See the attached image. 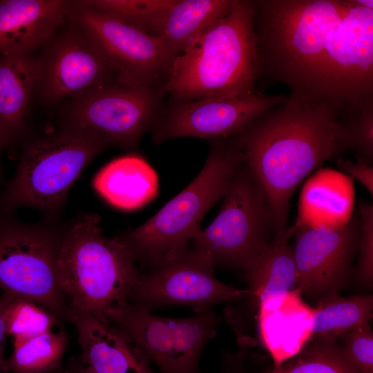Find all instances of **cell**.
Returning <instances> with one entry per match:
<instances>
[{"instance_id":"cell-26","label":"cell","mask_w":373,"mask_h":373,"mask_svg":"<svg viewBox=\"0 0 373 373\" xmlns=\"http://www.w3.org/2000/svg\"><path fill=\"white\" fill-rule=\"evenodd\" d=\"M271 373H359L335 339L312 338Z\"/></svg>"},{"instance_id":"cell-33","label":"cell","mask_w":373,"mask_h":373,"mask_svg":"<svg viewBox=\"0 0 373 373\" xmlns=\"http://www.w3.org/2000/svg\"><path fill=\"white\" fill-rule=\"evenodd\" d=\"M9 297L6 295L0 296V373H8L7 358L4 355V346L8 336L6 326L5 314Z\"/></svg>"},{"instance_id":"cell-3","label":"cell","mask_w":373,"mask_h":373,"mask_svg":"<svg viewBox=\"0 0 373 373\" xmlns=\"http://www.w3.org/2000/svg\"><path fill=\"white\" fill-rule=\"evenodd\" d=\"M254 1L229 9L175 57L162 85L173 100L233 97L256 91L260 75Z\"/></svg>"},{"instance_id":"cell-24","label":"cell","mask_w":373,"mask_h":373,"mask_svg":"<svg viewBox=\"0 0 373 373\" xmlns=\"http://www.w3.org/2000/svg\"><path fill=\"white\" fill-rule=\"evenodd\" d=\"M324 298L313 310L311 338L336 339L372 318V295L342 298L336 293Z\"/></svg>"},{"instance_id":"cell-18","label":"cell","mask_w":373,"mask_h":373,"mask_svg":"<svg viewBox=\"0 0 373 373\" xmlns=\"http://www.w3.org/2000/svg\"><path fill=\"white\" fill-rule=\"evenodd\" d=\"M354 196L353 179L334 169L320 168L301 189L297 217L292 227H343L353 216Z\"/></svg>"},{"instance_id":"cell-13","label":"cell","mask_w":373,"mask_h":373,"mask_svg":"<svg viewBox=\"0 0 373 373\" xmlns=\"http://www.w3.org/2000/svg\"><path fill=\"white\" fill-rule=\"evenodd\" d=\"M215 269L186 248L178 256L140 273L128 301L149 311L187 306L196 314L222 302H238L247 289L226 285L214 276Z\"/></svg>"},{"instance_id":"cell-22","label":"cell","mask_w":373,"mask_h":373,"mask_svg":"<svg viewBox=\"0 0 373 373\" xmlns=\"http://www.w3.org/2000/svg\"><path fill=\"white\" fill-rule=\"evenodd\" d=\"M37 77L35 55H0V126L8 142L26 133L25 117Z\"/></svg>"},{"instance_id":"cell-21","label":"cell","mask_w":373,"mask_h":373,"mask_svg":"<svg viewBox=\"0 0 373 373\" xmlns=\"http://www.w3.org/2000/svg\"><path fill=\"white\" fill-rule=\"evenodd\" d=\"M300 294L295 288L276 309L258 311L259 336L274 367L296 354L311 338L314 309L303 301Z\"/></svg>"},{"instance_id":"cell-36","label":"cell","mask_w":373,"mask_h":373,"mask_svg":"<svg viewBox=\"0 0 373 373\" xmlns=\"http://www.w3.org/2000/svg\"><path fill=\"white\" fill-rule=\"evenodd\" d=\"M77 373H96L92 370L90 367L85 366L82 368Z\"/></svg>"},{"instance_id":"cell-27","label":"cell","mask_w":373,"mask_h":373,"mask_svg":"<svg viewBox=\"0 0 373 373\" xmlns=\"http://www.w3.org/2000/svg\"><path fill=\"white\" fill-rule=\"evenodd\" d=\"M94 10L156 37L161 21L174 0H79Z\"/></svg>"},{"instance_id":"cell-15","label":"cell","mask_w":373,"mask_h":373,"mask_svg":"<svg viewBox=\"0 0 373 373\" xmlns=\"http://www.w3.org/2000/svg\"><path fill=\"white\" fill-rule=\"evenodd\" d=\"M296 288L310 298L336 294L347 282L358 249L360 220L334 228H294Z\"/></svg>"},{"instance_id":"cell-19","label":"cell","mask_w":373,"mask_h":373,"mask_svg":"<svg viewBox=\"0 0 373 373\" xmlns=\"http://www.w3.org/2000/svg\"><path fill=\"white\" fill-rule=\"evenodd\" d=\"M294 229L275 234L251 267L245 272L247 296L243 299L258 308L272 311L279 307L296 285V266L290 239Z\"/></svg>"},{"instance_id":"cell-2","label":"cell","mask_w":373,"mask_h":373,"mask_svg":"<svg viewBox=\"0 0 373 373\" xmlns=\"http://www.w3.org/2000/svg\"><path fill=\"white\" fill-rule=\"evenodd\" d=\"M352 113L296 94L233 137L263 191L275 234L287 228L291 198L326 160L352 148Z\"/></svg>"},{"instance_id":"cell-31","label":"cell","mask_w":373,"mask_h":373,"mask_svg":"<svg viewBox=\"0 0 373 373\" xmlns=\"http://www.w3.org/2000/svg\"><path fill=\"white\" fill-rule=\"evenodd\" d=\"M352 148L372 163L373 158V102L354 113L351 119Z\"/></svg>"},{"instance_id":"cell-32","label":"cell","mask_w":373,"mask_h":373,"mask_svg":"<svg viewBox=\"0 0 373 373\" xmlns=\"http://www.w3.org/2000/svg\"><path fill=\"white\" fill-rule=\"evenodd\" d=\"M338 166L344 173L354 178L366 189L371 196H373V168L372 163L358 157L356 162L338 158Z\"/></svg>"},{"instance_id":"cell-28","label":"cell","mask_w":373,"mask_h":373,"mask_svg":"<svg viewBox=\"0 0 373 373\" xmlns=\"http://www.w3.org/2000/svg\"><path fill=\"white\" fill-rule=\"evenodd\" d=\"M8 297L5 314L8 336L23 339L52 331L58 319L50 312L28 300Z\"/></svg>"},{"instance_id":"cell-16","label":"cell","mask_w":373,"mask_h":373,"mask_svg":"<svg viewBox=\"0 0 373 373\" xmlns=\"http://www.w3.org/2000/svg\"><path fill=\"white\" fill-rule=\"evenodd\" d=\"M70 1H0V55H35L68 20Z\"/></svg>"},{"instance_id":"cell-30","label":"cell","mask_w":373,"mask_h":373,"mask_svg":"<svg viewBox=\"0 0 373 373\" xmlns=\"http://www.w3.org/2000/svg\"><path fill=\"white\" fill-rule=\"evenodd\" d=\"M344 334L343 350L348 361L359 373H373V332L368 323Z\"/></svg>"},{"instance_id":"cell-12","label":"cell","mask_w":373,"mask_h":373,"mask_svg":"<svg viewBox=\"0 0 373 373\" xmlns=\"http://www.w3.org/2000/svg\"><path fill=\"white\" fill-rule=\"evenodd\" d=\"M68 20L115 66L117 80L134 86H162L174 57L162 39L70 1Z\"/></svg>"},{"instance_id":"cell-9","label":"cell","mask_w":373,"mask_h":373,"mask_svg":"<svg viewBox=\"0 0 373 373\" xmlns=\"http://www.w3.org/2000/svg\"><path fill=\"white\" fill-rule=\"evenodd\" d=\"M162 86H134L114 80L79 94L62 105L60 123L95 132L113 146L135 151L153 131L164 107Z\"/></svg>"},{"instance_id":"cell-8","label":"cell","mask_w":373,"mask_h":373,"mask_svg":"<svg viewBox=\"0 0 373 373\" xmlns=\"http://www.w3.org/2000/svg\"><path fill=\"white\" fill-rule=\"evenodd\" d=\"M220 210L190 241L195 257L216 269L247 271L273 230L265 195L243 163L231 178Z\"/></svg>"},{"instance_id":"cell-4","label":"cell","mask_w":373,"mask_h":373,"mask_svg":"<svg viewBox=\"0 0 373 373\" xmlns=\"http://www.w3.org/2000/svg\"><path fill=\"white\" fill-rule=\"evenodd\" d=\"M100 222L97 213H87L66 224L58 283L68 316L84 315L107 323L108 314L128 301L140 271L119 239L104 235Z\"/></svg>"},{"instance_id":"cell-17","label":"cell","mask_w":373,"mask_h":373,"mask_svg":"<svg viewBox=\"0 0 373 373\" xmlns=\"http://www.w3.org/2000/svg\"><path fill=\"white\" fill-rule=\"evenodd\" d=\"M85 366L96 373H155L142 352L111 325L93 317L69 314Z\"/></svg>"},{"instance_id":"cell-10","label":"cell","mask_w":373,"mask_h":373,"mask_svg":"<svg viewBox=\"0 0 373 373\" xmlns=\"http://www.w3.org/2000/svg\"><path fill=\"white\" fill-rule=\"evenodd\" d=\"M220 321L211 309L175 318L156 316L128 301L107 317V323L137 347L159 373H203L200 355L216 336Z\"/></svg>"},{"instance_id":"cell-7","label":"cell","mask_w":373,"mask_h":373,"mask_svg":"<svg viewBox=\"0 0 373 373\" xmlns=\"http://www.w3.org/2000/svg\"><path fill=\"white\" fill-rule=\"evenodd\" d=\"M66 224H26L0 211V290L67 320L58 283V258Z\"/></svg>"},{"instance_id":"cell-6","label":"cell","mask_w":373,"mask_h":373,"mask_svg":"<svg viewBox=\"0 0 373 373\" xmlns=\"http://www.w3.org/2000/svg\"><path fill=\"white\" fill-rule=\"evenodd\" d=\"M112 146L99 134L64 123L52 133L28 138L16 172L0 195V211L30 207L52 217L84 169Z\"/></svg>"},{"instance_id":"cell-25","label":"cell","mask_w":373,"mask_h":373,"mask_svg":"<svg viewBox=\"0 0 373 373\" xmlns=\"http://www.w3.org/2000/svg\"><path fill=\"white\" fill-rule=\"evenodd\" d=\"M68 344L64 330L50 331L31 338L14 339L13 350L7 358L11 373H48L61 364Z\"/></svg>"},{"instance_id":"cell-35","label":"cell","mask_w":373,"mask_h":373,"mask_svg":"<svg viewBox=\"0 0 373 373\" xmlns=\"http://www.w3.org/2000/svg\"><path fill=\"white\" fill-rule=\"evenodd\" d=\"M356 2L361 6L368 9L373 10L372 0H355Z\"/></svg>"},{"instance_id":"cell-20","label":"cell","mask_w":373,"mask_h":373,"mask_svg":"<svg viewBox=\"0 0 373 373\" xmlns=\"http://www.w3.org/2000/svg\"><path fill=\"white\" fill-rule=\"evenodd\" d=\"M93 185L110 204L129 211L142 207L157 196L159 180L144 158L131 154L104 166L95 175Z\"/></svg>"},{"instance_id":"cell-11","label":"cell","mask_w":373,"mask_h":373,"mask_svg":"<svg viewBox=\"0 0 373 373\" xmlns=\"http://www.w3.org/2000/svg\"><path fill=\"white\" fill-rule=\"evenodd\" d=\"M35 61L32 100L46 106L62 104L85 91L117 80L115 66L69 20L37 51Z\"/></svg>"},{"instance_id":"cell-34","label":"cell","mask_w":373,"mask_h":373,"mask_svg":"<svg viewBox=\"0 0 373 373\" xmlns=\"http://www.w3.org/2000/svg\"><path fill=\"white\" fill-rule=\"evenodd\" d=\"M8 143L9 142H8V137L3 129L0 126V156H1V153L3 147ZM1 164H0V176H1Z\"/></svg>"},{"instance_id":"cell-14","label":"cell","mask_w":373,"mask_h":373,"mask_svg":"<svg viewBox=\"0 0 373 373\" xmlns=\"http://www.w3.org/2000/svg\"><path fill=\"white\" fill-rule=\"evenodd\" d=\"M283 94L265 95L259 91L233 97L173 100L151 133L160 144L178 137L226 140L235 137L265 112L283 104Z\"/></svg>"},{"instance_id":"cell-29","label":"cell","mask_w":373,"mask_h":373,"mask_svg":"<svg viewBox=\"0 0 373 373\" xmlns=\"http://www.w3.org/2000/svg\"><path fill=\"white\" fill-rule=\"evenodd\" d=\"M360 236L359 257L356 270L357 280L372 287L373 280V206L366 202L358 205Z\"/></svg>"},{"instance_id":"cell-5","label":"cell","mask_w":373,"mask_h":373,"mask_svg":"<svg viewBox=\"0 0 373 373\" xmlns=\"http://www.w3.org/2000/svg\"><path fill=\"white\" fill-rule=\"evenodd\" d=\"M244 162L233 138L211 140L206 162L191 184L144 224L117 236L136 265L148 269L183 252Z\"/></svg>"},{"instance_id":"cell-23","label":"cell","mask_w":373,"mask_h":373,"mask_svg":"<svg viewBox=\"0 0 373 373\" xmlns=\"http://www.w3.org/2000/svg\"><path fill=\"white\" fill-rule=\"evenodd\" d=\"M233 0H174L163 17L156 37L174 59L230 8Z\"/></svg>"},{"instance_id":"cell-37","label":"cell","mask_w":373,"mask_h":373,"mask_svg":"<svg viewBox=\"0 0 373 373\" xmlns=\"http://www.w3.org/2000/svg\"><path fill=\"white\" fill-rule=\"evenodd\" d=\"M53 373H69V372L67 371V370L66 371H64V370L57 371V370H56V371L53 372Z\"/></svg>"},{"instance_id":"cell-1","label":"cell","mask_w":373,"mask_h":373,"mask_svg":"<svg viewBox=\"0 0 373 373\" xmlns=\"http://www.w3.org/2000/svg\"><path fill=\"white\" fill-rule=\"evenodd\" d=\"M260 73L354 112L373 102V10L355 0L254 1Z\"/></svg>"}]
</instances>
